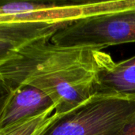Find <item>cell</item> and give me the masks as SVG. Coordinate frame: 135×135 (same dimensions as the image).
Segmentation results:
<instances>
[{"instance_id":"cell-1","label":"cell","mask_w":135,"mask_h":135,"mask_svg":"<svg viewBox=\"0 0 135 135\" xmlns=\"http://www.w3.org/2000/svg\"><path fill=\"white\" fill-rule=\"evenodd\" d=\"M114 62L101 49L40 40L0 58L2 93L21 85L35 87L51 97L57 114L64 115L97 93L100 74Z\"/></svg>"},{"instance_id":"cell-2","label":"cell","mask_w":135,"mask_h":135,"mask_svg":"<svg viewBox=\"0 0 135 135\" xmlns=\"http://www.w3.org/2000/svg\"><path fill=\"white\" fill-rule=\"evenodd\" d=\"M135 123V95L97 92L55 122L45 135H121Z\"/></svg>"},{"instance_id":"cell-3","label":"cell","mask_w":135,"mask_h":135,"mask_svg":"<svg viewBox=\"0 0 135 135\" xmlns=\"http://www.w3.org/2000/svg\"><path fill=\"white\" fill-rule=\"evenodd\" d=\"M135 9V0L86 2L6 1L0 6V24L37 22L62 28L81 20Z\"/></svg>"},{"instance_id":"cell-4","label":"cell","mask_w":135,"mask_h":135,"mask_svg":"<svg viewBox=\"0 0 135 135\" xmlns=\"http://www.w3.org/2000/svg\"><path fill=\"white\" fill-rule=\"evenodd\" d=\"M51 42L72 47L104 49L135 42V9L100 15L74 22L58 31Z\"/></svg>"},{"instance_id":"cell-5","label":"cell","mask_w":135,"mask_h":135,"mask_svg":"<svg viewBox=\"0 0 135 135\" xmlns=\"http://www.w3.org/2000/svg\"><path fill=\"white\" fill-rule=\"evenodd\" d=\"M54 106L49 96L30 85H21L2 93L0 129L40 114Z\"/></svg>"},{"instance_id":"cell-6","label":"cell","mask_w":135,"mask_h":135,"mask_svg":"<svg viewBox=\"0 0 135 135\" xmlns=\"http://www.w3.org/2000/svg\"><path fill=\"white\" fill-rule=\"evenodd\" d=\"M60 29L58 25L37 22H11L0 24V58L30 43L51 40Z\"/></svg>"},{"instance_id":"cell-7","label":"cell","mask_w":135,"mask_h":135,"mask_svg":"<svg viewBox=\"0 0 135 135\" xmlns=\"http://www.w3.org/2000/svg\"><path fill=\"white\" fill-rule=\"evenodd\" d=\"M115 93L135 95V55L114 64L103 71L97 93Z\"/></svg>"},{"instance_id":"cell-8","label":"cell","mask_w":135,"mask_h":135,"mask_svg":"<svg viewBox=\"0 0 135 135\" xmlns=\"http://www.w3.org/2000/svg\"><path fill=\"white\" fill-rule=\"evenodd\" d=\"M62 116L55 112L54 106L40 114L1 128L0 135H45Z\"/></svg>"},{"instance_id":"cell-9","label":"cell","mask_w":135,"mask_h":135,"mask_svg":"<svg viewBox=\"0 0 135 135\" xmlns=\"http://www.w3.org/2000/svg\"><path fill=\"white\" fill-rule=\"evenodd\" d=\"M121 135H135V123L130 126Z\"/></svg>"}]
</instances>
